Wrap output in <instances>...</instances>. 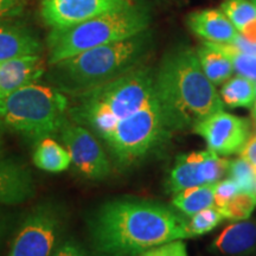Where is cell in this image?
<instances>
[{"mask_svg": "<svg viewBox=\"0 0 256 256\" xmlns=\"http://www.w3.org/2000/svg\"><path fill=\"white\" fill-rule=\"evenodd\" d=\"M92 250L106 256H139L147 249L190 238L188 220L154 200L119 198L104 203L89 220Z\"/></svg>", "mask_w": 256, "mask_h": 256, "instance_id": "1", "label": "cell"}, {"mask_svg": "<svg viewBox=\"0 0 256 256\" xmlns=\"http://www.w3.org/2000/svg\"><path fill=\"white\" fill-rule=\"evenodd\" d=\"M156 90L172 133L194 128L223 110L214 83L204 74L197 54L188 46L174 48L164 56L156 70Z\"/></svg>", "mask_w": 256, "mask_h": 256, "instance_id": "2", "label": "cell"}, {"mask_svg": "<svg viewBox=\"0 0 256 256\" xmlns=\"http://www.w3.org/2000/svg\"><path fill=\"white\" fill-rule=\"evenodd\" d=\"M153 46L154 37L148 28L126 40L92 48L51 64L46 75L52 87L70 98L144 66Z\"/></svg>", "mask_w": 256, "mask_h": 256, "instance_id": "3", "label": "cell"}, {"mask_svg": "<svg viewBox=\"0 0 256 256\" xmlns=\"http://www.w3.org/2000/svg\"><path fill=\"white\" fill-rule=\"evenodd\" d=\"M158 101L156 69L144 66L69 98L68 116L101 139L118 121Z\"/></svg>", "mask_w": 256, "mask_h": 256, "instance_id": "4", "label": "cell"}, {"mask_svg": "<svg viewBox=\"0 0 256 256\" xmlns=\"http://www.w3.org/2000/svg\"><path fill=\"white\" fill-rule=\"evenodd\" d=\"M150 24L148 10L132 2L72 26L52 28L46 38L48 66L92 48L126 40L147 30Z\"/></svg>", "mask_w": 256, "mask_h": 256, "instance_id": "5", "label": "cell"}, {"mask_svg": "<svg viewBox=\"0 0 256 256\" xmlns=\"http://www.w3.org/2000/svg\"><path fill=\"white\" fill-rule=\"evenodd\" d=\"M69 96L52 86L34 82L0 100V120L26 139L40 142L58 134L68 120Z\"/></svg>", "mask_w": 256, "mask_h": 256, "instance_id": "6", "label": "cell"}, {"mask_svg": "<svg viewBox=\"0 0 256 256\" xmlns=\"http://www.w3.org/2000/svg\"><path fill=\"white\" fill-rule=\"evenodd\" d=\"M159 101L118 121L101 139L120 168H132L159 150L171 136Z\"/></svg>", "mask_w": 256, "mask_h": 256, "instance_id": "7", "label": "cell"}, {"mask_svg": "<svg viewBox=\"0 0 256 256\" xmlns=\"http://www.w3.org/2000/svg\"><path fill=\"white\" fill-rule=\"evenodd\" d=\"M64 211L44 202L32 208L16 232L6 256H52L62 242Z\"/></svg>", "mask_w": 256, "mask_h": 256, "instance_id": "8", "label": "cell"}, {"mask_svg": "<svg viewBox=\"0 0 256 256\" xmlns=\"http://www.w3.org/2000/svg\"><path fill=\"white\" fill-rule=\"evenodd\" d=\"M58 136L72 158V165L82 177L102 180L110 174V162L100 139L88 128L68 120L60 127Z\"/></svg>", "mask_w": 256, "mask_h": 256, "instance_id": "9", "label": "cell"}, {"mask_svg": "<svg viewBox=\"0 0 256 256\" xmlns=\"http://www.w3.org/2000/svg\"><path fill=\"white\" fill-rule=\"evenodd\" d=\"M194 132L206 142L209 150L220 156L241 152L248 142L249 121L226 112H217L194 127Z\"/></svg>", "mask_w": 256, "mask_h": 256, "instance_id": "10", "label": "cell"}, {"mask_svg": "<svg viewBox=\"0 0 256 256\" xmlns=\"http://www.w3.org/2000/svg\"><path fill=\"white\" fill-rule=\"evenodd\" d=\"M132 2V0H42L40 17L51 30L64 28Z\"/></svg>", "mask_w": 256, "mask_h": 256, "instance_id": "11", "label": "cell"}, {"mask_svg": "<svg viewBox=\"0 0 256 256\" xmlns=\"http://www.w3.org/2000/svg\"><path fill=\"white\" fill-rule=\"evenodd\" d=\"M36 183L30 168L12 158H0V206H19L31 200Z\"/></svg>", "mask_w": 256, "mask_h": 256, "instance_id": "12", "label": "cell"}, {"mask_svg": "<svg viewBox=\"0 0 256 256\" xmlns=\"http://www.w3.org/2000/svg\"><path fill=\"white\" fill-rule=\"evenodd\" d=\"M48 60L42 55H28L0 62V100L18 89L38 82L46 72Z\"/></svg>", "mask_w": 256, "mask_h": 256, "instance_id": "13", "label": "cell"}, {"mask_svg": "<svg viewBox=\"0 0 256 256\" xmlns=\"http://www.w3.org/2000/svg\"><path fill=\"white\" fill-rule=\"evenodd\" d=\"M42 52L43 43L32 28L11 19L0 20V62Z\"/></svg>", "mask_w": 256, "mask_h": 256, "instance_id": "14", "label": "cell"}, {"mask_svg": "<svg viewBox=\"0 0 256 256\" xmlns=\"http://www.w3.org/2000/svg\"><path fill=\"white\" fill-rule=\"evenodd\" d=\"M214 254L249 256L256 250V223L238 222L226 226L209 247Z\"/></svg>", "mask_w": 256, "mask_h": 256, "instance_id": "15", "label": "cell"}, {"mask_svg": "<svg viewBox=\"0 0 256 256\" xmlns=\"http://www.w3.org/2000/svg\"><path fill=\"white\" fill-rule=\"evenodd\" d=\"M188 28L192 32L212 43H232L238 31L228 17L220 10H203L188 17Z\"/></svg>", "mask_w": 256, "mask_h": 256, "instance_id": "16", "label": "cell"}, {"mask_svg": "<svg viewBox=\"0 0 256 256\" xmlns=\"http://www.w3.org/2000/svg\"><path fill=\"white\" fill-rule=\"evenodd\" d=\"M210 150H206V151L191 152L188 154L177 156L166 180V188L170 194H176L185 188L206 184L202 172V162H204Z\"/></svg>", "mask_w": 256, "mask_h": 256, "instance_id": "17", "label": "cell"}, {"mask_svg": "<svg viewBox=\"0 0 256 256\" xmlns=\"http://www.w3.org/2000/svg\"><path fill=\"white\" fill-rule=\"evenodd\" d=\"M32 162L36 168L50 174H60L72 165V158L66 147L50 136L37 142Z\"/></svg>", "mask_w": 256, "mask_h": 256, "instance_id": "18", "label": "cell"}, {"mask_svg": "<svg viewBox=\"0 0 256 256\" xmlns=\"http://www.w3.org/2000/svg\"><path fill=\"white\" fill-rule=\"evenodd\" d=\"M196 54L204 74L214 84H220L232 75V60L211 42H206L198 48Z\"/></svg>", "mask_w": 256, "mask_h": 256, "instance_id": "19", "label": "cell"}, {"mask_svg": "<svg viewBox=\"0 0 256 256\" xmlns=\"http://www.w3.org/2000/svg\"><path fill=\"white\" fill-rule=\"evenodd\" d=\"M215 184H204L192 186L176 194L172 206L186 216H192L198 211L206 209L214 204Z\"/></svg>", "mask_w": 256, "mask_h": 256, "instance_id": "20", "label": "cell"}, {"mask_svg": "<svg viewBox=\"0 0 256 256\" xmlns=\"http://www.w3.org/2000/svg\"><path fill=\"white\" fill-rule=\"evenodd\" d=\"M222 101L230 108L252 107L256 98V84L252 80L235 76L220 89Z\"/></svg>", "mask_w": 256, "mask_h": 256, "instance_id": "21", "label": "cell"}, {"mask_svg": "<svg viewBox=\"0 0 256 256\" xmlns=\"http://www.w3.org/2000/svg\"><path fill=\"white\" fill-rule=\"evenodd\" d=\"M220 8L238 34L248 24L256 20V6L249 0H224Z\"/></svg>", "mask_w": 256, "mask_h": 256, "instance_id": "22", "label": "cell"}, {"mask_svg": "<svg viewBox=\"0 0 256 256\" xmlns=\"http://www.w3.org/2000/svg\"><path fill=\"white\" fill-rule=\"evenodd\" d=\"M212 43V42H211ZM217 49L223 51L232 60L234 70L240 76L256 82V56L248 55L236 49L232 43H212Z\"/></svg>", "mask_w": 256, "mask_h": 256, "instance_id": "23", "label": "cell"}, {"mask_svg": "<svg viewBox=\"0 0 256 256\" xmlns=\"http://www.w3.org/2000/svg\"><path fill=\"white\" fill-rule=\"evenodd\" d=\"M256 206V194L240 192L236 194L226 206L220 209L224 218L232 220H242L249 218Z\"/></svg>", "mask_w": 256, "mask_h": 256, "instance_id": "24", "label": "cell"}, {"mask_svg": "<svg viewBox=\"0 0 256 256\" xmlns=\"http://www.w3.org/2000/svg\"><path fill=\"white\" fill-rule=\"evenodd\" d=\"M223 215L220 214L218 208L211 206L206 209L198 211L192 216L190 222H188V229L191 238L194 236L204 235V234L215 229L218 224L223 220Z\"/></svg>", "mask_w": 256, "mask_h": 256, "instance_id": "25", "label": "cell"}, {"mask_svg": "<svg viewBox=\"0 0 256 256\" xmlns=\"http://www.w3.org/2000/svg\"><path fill=\"white\" fill-rule=\"evenodd\" d=\"M228 174L238 188V192L255 194L256 174L255 168L246 160L236 159L230 162Z\"/></svg>", "mask_w": 256, "mask_h": 256, "instance_id": "26", "label": "cell"}, {"mask_svg": "<svg viewBox=\"0 0 256 256\" xmlns=\"http://www.w3.org/2000/svg\"><path fill=\"white\" fill-rule=\"evenodd\" d=\"M139 256H188L186 246L182 240H176L164 244L147 249Z\"/></svg>", "mask_w": 256, "mask_h": 256, "instance_id": "27", "label": "cell"}, {"mask_svg": "<svg viewBox=\"0 0 256 256\" xmlns=\"http://www.w3.org/2000/svg\"><path fill=\"white\" fill-rule=\"evenodd\" d=\"M238 192V188L232 178L220 182L215 184V192H214V206L218 209L226 206V204L232 200Z\"/></svg>", "mask_w": 256, "mask_h": 256, "instance_id": "28", "label": "cell"}, {"mask_svg": "<svg viewBox=\"0 0 256 256\" xmlns=\"http://www.w3.org/2000/svg\"><path fill=\"white\" fill-rule=\"evenodd\" d=\"M52 256H106L95 250H88L75 240H63Z\"/></svg>", "mask_w": 256, "mask_h": 256, "instance_id": "29", "label": "cell"}, {"mask_svg": "<svg viewBox=\"0 0 256 256\" xmlns=\"http://www.w3.org/2000/svg\"><path fill=\"white\" fill-rule=\"evenodd\" d=\"M24 0H0V20L12 19L23 12Z\"/></svg>", "mask_w": 256, "mask_h": 256, "instance_id": "30", "label": "cell"}, {"mask_svg": "<svg viewBox=\"0 0 256 256\" xmlns=\"http://www.w3.org/2000/svg\"><path fill=\"white\" fill-rule=\"evenodd\" d=\"M241 158L256 170V136L248 139L241 150Z\"/></svg>", "mask_w": 256, "mask_h": 256, "instance_id": "31", "label": "cell"}, {"mask_svg": "<svg viewBox=\"0 0 256 256\" xmlns=\"http://www.w3.org/2000/svg\"><path fill=\"white\" fill-rule=\"evenodd\" d=\"M232 44L236 48V49L241 51V52L256 56V43L247 40L244 37H242L241 34H238Z\"/></svg>", "mask_w": 256, "mask_h": 256, "instance_id": "32", "label": "cell"}, {"mask_svg": "<svg viewBox=\"0 0 256 256\" xmlns=\"http://www.w3.org/2000/svg\"><path fill=\"white\" fill-rule=\"evenodd\" d=\"M5 232H6V220L4 215L0 212V246H2V238H4Z\"/></svg>", "mask_w": 256, "mask_h": 256, "instance_id": "33", "label": "cell"}, {"mask_svg": "<svg viewBox=\"0 0 256 256\" xmlns=\"http://www.w3.org/2000/svg\"><path fill=\"white\" fill-rule=\"evenodd\" d=\"M4 124H2V121L0 120V148H2V134H4Z\"/></svg>", "mask_w": 256, "mask_h": 256, "instance_id": "34", "label": "cell"}, {"mask_svg": "<svg viewBox=\"0 0 256 256\" xmlns=\"http://www.w3.org/2000/svg\"><path fill=\"white\" fill-rule=\"evenodd\" d=\"M252 118L256 120V98H255V104H254V110H252Z\"/></svg>", "mask_w": 256, "mask_h": 256, "instance_id": "35", "label": "cell"}, {"mask_svg": "<svg viewBox=\"0 0 256 256\" xmlns=\"http://www.w3.org/2000/svg\"><path fill=\"white\" fill-rule=\"evenodd\" d=\"M252 4H254V5L256 6V0H252Z\"/></svg>", "mask_w": 256, "mask_h": 256, "instance_id": "36", "label": "cell"}, {"mask_svg": "<svg viewBox=\"0 0 256 256\" xmlns=\"http://www.w3.org/2000/svg\"><path fill=\"white\" fill-rule=\"evenodd\" d=\"M255 174H256V170H255ZM255 192H256V184H255Z\"/></svg>", "mask_w": 256, "mask_h": 256, "instance_id": "37", "label": "cell"}, {"mask_svg": "<svg viewBox=\"0 0 256 256\" xmlns=\"http://www.w3.org/2000/svg\"><path fill=\"white\" fill-rule=\"evenodd\" d=\"M255 127H256V120H255Z\"/></svg>", "mask_w": 256, "mask_h": 256, "instance_id": "38", "label": "cell"}]
</instances>
